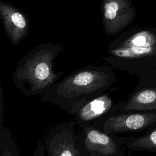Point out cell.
I'll return each instance as SVG.
<instances>
[{
  "label": "cell",
  "instance_id": "cell-1",
  "mask_svg": "<svg viewBox=\"0 0 156 156\" xmlns=\"http://www.w3.org/2000/svg\"><path fill=\"white\" fill-rule=\"evenodd\" d=\"M64 50L60 44H41L27 53L18 62L13 80L21 90L34 94L52 85L63 72L54 73L53 62Z\"/></svg>",
  "mask_w": 156,
  "mask_h": 156
},
{
  "label": "cell",
  "instance_id": "cell-2",
  "mask_svg": "<svg viewBox=\"0 0 156 156\" xmlns=\"http://www.w3.org/2000/svg\"><path fill=\"white\" fill-rule=\"evenodd\" d=\"M114 76L98 68L76 71L65 77L57 87L58 93L66 98H73L94 92L112 82Z\"/></svg>",
  "mask_w": 156,
  "mask_h": 156
},
{
  "label": "cell",
  "instance_id": "cell-3",
  "mask_svg": "<svg viewBox=\"0 0 156 156\" xmlns=\"http://www.w3.org/2000/svg\"><path fill=\"white\" fill-rule=\"evenodd\" d=\"M136 16L130 0H102V18L105 32L115 35L130 24Z\"/></svg>",
  "mask_w": 156,
  "mask_h": 156
},
{
  "label": "cell",
  "instance_id": "cell-4",
  "mask_svg": "<svg viewBox=\"0 0 156 156\" xmlns=\"http://www.w3.org/2000/svg\"><path fill=\"white\" fill-rule=\"evenodd\" d=\"M116 57L138 58L156 54V33L150 30L137 32L109 50Z\"/></svg>",
  "mask_w": 156,
  "mask_h": 156
},
{
  "label": "cell",
  "instance_id": "cell-5",
  "mask_svg": "<svg viewBox=\"0 0 156 156\" xmlns=\"http://www.w3.org/2000/svg\"><path fill=\"white\" fill-rule=\"evenodd\" d=\"M156 125V113L133 112L110 117L103 130L106 133H122L149 129Z\"/></svg>",
  "mask_w": 156,
  "mask_h": 156
},
{
  "label": "cell",
  "instance_id": "cell-6",
  "mask_svg": "<svg viewBox=\"0 0 156 156\" xmlns=\"http://www.w3.org/2000/svg\"><path fill=\"white\" fill-rule=\"evenodd\" d=\"M1 18L10 41L17 45L27 35L29 22L26 15L13 5L0 1Z\"/></svg>",
  "mask_w": 156,
  "mask_h": 156
},
{
  "label": "cell",
  "instance_id": "cell-7",
  "mask_svg": "<svg viewBox=\"0 0 156 156\" xmlns=\"http://www.w3.org/2000/svg\"><path fill=\"white\" fill-rule=\"evenodd\" d=\"M85 144L87 149L94 156H112L117 152L118 149L112 138L95 129L87 132Z\"/></svg>",
  "mask_w": 156,
  "mask_h": 156
},
{
  "label": "cell",
  "instance_id": "cell-8",
  "mask_svg": "<svg viewBox=\"0 0 156 156\" xmlns=\"http://www.w3.org/2000/svg\"><path fill=\"white\" fill-rule=\"evenodd\" d=\"M122 108L126 111L156 113V87L138 90L129 98Z\"/></svg>",
  "mask_w": 156,
  "mask_h": 156
},
{
  "label": "cell",
  "instance_id": "cell-9",
  "mask_svg": "<svg viewBox=\"0 0 156 156\" xmlns=\"http://www.w3.org/2000/svg\"><path fill=\"white\" fill-rule=\"evenodd\" d=\"M50 156H76V149L72 133L63 130L56 133L48 144Z\"/></svg>",
  "mask_w": 156,
  "mask_h": 156
},
{
  "label": "cell",
  "instance_id": "cell-10",
  "mask_svg": "<svg viewBox=\"0 0 156 156\" xmlns=\"http://www.w3.org/2000/svg\"><path fill=\"white\" fill-rule=\"evenodd\" d=\"M112 99L106 94L97 97L80 110L79 116L83 121H90L105 113L112 107Z\"/></svg>",
  "mask_w": 156,
  "mask_h": 156
},
{
  "label": "cell",
  "instance_id": "cell-11",
  "mask_svg": "<svg viewBox=\"0 0 156 156\" xmlns=\"http://www.w3.org/2000/svg\"><path fill=\"white\" fill-rule=\"evenodd\" d=\"M127 146L132 150L146 151L156 155V125L149 129L144 135L130 140Z\"/></svg>",
  "mask_w": 156,
  "mask_h": 156
},
{
  "label": "cell",
  "instance_id": "cell-12",
  "mask_svg": "<svg viewBox=\"0 0 156 156\" xmlns=\"http://www.w3.org/2000/svg\"><path fill=\"white\" fill-rule=\"evenodd\" d=\"M41 146H40V147H39V146H38V147H37V150H36V152H35V155H34V156H44V155H43V152H41Z\"/></svg>",
  "mask_w": 156,
  "mask_h": 156
},
{
  "label": "cell",
  "instance_id": "cell-13",
  "mask_svg": "<svg viewBox=\"0 0 156 156\" xmlns=\"http://www.w3.org/2000/svg\"><path fill=\"white\" fill-rule=\"evenodd\" d=\"M1 156H12V155H11V154H10L9 151H6L5 152H4L1 155Z\"/></svg>",
  "mask_w": 156,
  "mask_h": 156
}]
</instances>
